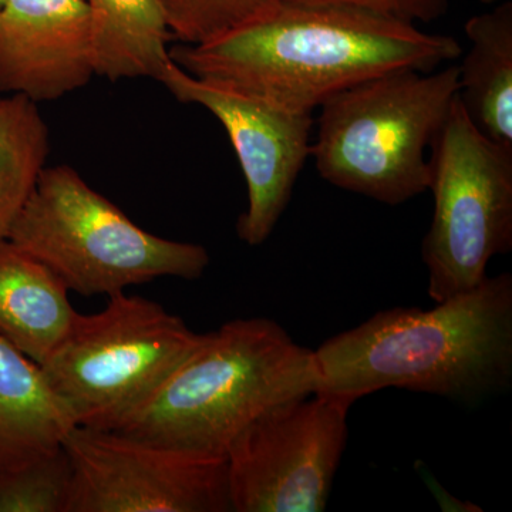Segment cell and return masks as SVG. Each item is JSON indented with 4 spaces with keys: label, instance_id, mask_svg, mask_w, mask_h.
Here are the masks:
<instances>
[{
    "label": "cell",
    "instance_id": "1",
    "mask_svg": "<svg viewBox=\"0 0 512 512\" xmlns=\"http://www.w3.org/2000/svg\"><path fill=\"white\" fill-rule=\"evenodd\" d=\"M170 53L192 76L313 113L355 84L393 70L433 72L463 50L454 37L367 10L279 2L242 28Z\"/></svg>",
    "mask_w": 512,
    "mask_h": 512
},
{
    "label": "cell",
    "instance_id": "2",
    "mask_svg": "<svg viewBox=\"0 0 512 512\" xmlns=\"http://www.w3.org/2000/svg\"><path fill=\"white\" fill-rule=\"evenodd\" d=\"M313 352L318 392L353 403L384 389L484 402L512 383V275L485 276L431 309L377 312Z\"/></svg>",
    "mask_w": 512,
    "mask_h": 512
},
{
    "label": "cell",
    "instance_id": "3",
    "mask_svg": "<svg viewBox=\"0 0 512 512\" xmlns=\"http://www.w3.org/2000/svg\"><path fill=\"white\" fill-rule=\"evenodd\" d=\"M319 386L313 349L296 343L275 320L235 319L204 333L194 352L113 430L197 456L227 458L252 421Z\"/></svg>",
    "mask_w": 512,
    "mask_h": 512
},
{
    "label": "cell",
    "instance_id": "4",
    "mask_svg": "<svg viewBox=\"0 0 512 512\" xmlns=\"http://www.w3.org/2000/svg\"><path fill=\"white\" fill-rule=\"evenodd\" d=\"M458 67L400 69L355 84L319 107L312 143L320 177L399 205L429 190L430 150L458 96Z\"/></svg>",
    "mask_w": 512,
    "mask_h": 512
},
{
    "label": "cell",
    "instance_id": "5",
    "mask_svg": "<svg viewBox=\"0 0 512 512\" xmlns=\"http://www.w3.org/2000/svg\"><path fill=\"white\" fill-rule=\"evenodd\" d=\"M8 239L84 296L110 298L158 278L195 281L211 261L202 245L138 227L67 164L46 165Z\"/></svg>",
    "mask_w": 512,
    "mask_h": 512
},
{
    "label": "cell",
    "instance_id": "6",
    "mask_svg": "<svg viewBox=\"0 0 512 512\" xmlns=\"http://www.w3.org/2000/svg\"><path fill=\"white\" fill-rule=\"evenodd\" d=\"M202 336L160 303L121 292L99 313L77 312L40 366L77 426L113 430L194 352Z\"/></svg>",
    "mask_w": 512,
    "mask_h": 512
},
{
    "label": "cell",
    "instance_id": "7",
    "mask_svg": "<svg viewBox=\"0 0 512 512\" xmlns=\"http://www.w3.org/2000/svg\"><path fill=\"white\" fill-rule=\"evenodd\" d=\"M429 160L434 214L421 258L439 303L476 288L512 249V150L485 137L457 96Z\"/></svg>",
    "mask_w": 512,
    "mask_h": 512
},
{
    "label": "cell",
    "instance_id": "8",
    "mask_svg": "<svg viewBox=\"0 0 512 512\" xmlns=\"http://www.w3.org/2000/svg\"><path fill=\"white\" fill-rule=\"evenodd\" d=\"M353 404L313 392L252 421L227 454L231 511H325L348 446Z\"/></svg>",
    "mask_w": 512,
    "mask_h": 512
},
{
    "label": "cell",
    "instance_id": "9",
    "mask_svg": "<svg viewBox=\"0 0 512 512\" xmlns=\"http://www.w3.org/2000/svg\"><path fill=\"white\" fill-rule=\"evenodd\" d=\"M69 512H229L227 458L197 456L119 431L76 426Z\"/></svg>",
    "mask_w": 512,
    "mask_h": 512
},
{
    "label": "cell",
    "instance_id": "10",
    "mask_svg": "<svg viewBox=\"0 0 512 512\" xmlns=\"http://www.w3.org/2000/svg\"><path fill=\"white\" fill-rule=\"evenodd\" d=\"M158 82L181 103L210 111L227 131L248 190L238 237L249 247L264 244L311 157L312 113L289 110L256 94L192 76L174 60Z\"/></svg>",
    "mask_w": 512,
    "mask_h": 512
},
{
    "label": "cell",
    "instance_id": "11",
    "mask_svg": "<svg viewBox=\"0 0 512 512\" xmlns=\"http://www.w3.org/2000/svg\"><path fill=\"white\" fill-rule=\"evenodd\" d=\"M94 76L86 0H3L0 94L57 100Z\"/></svg>",
    "mask_w": 512,
    "mask_h": 512
},
{
    "label": "cell",
    "instance_id": "12",
    "mask_svg": "<svg viewBox=\"0 0 512 512\" xmlns=\"http://www.w3.org/2000/svg\"><path fill=\"white\" fill-rule=\"evenodd\" d=\"M67 293L49 266L0 239V336L37 365L45 363L76 318Z\"/></svg>",
    "mask_w": 512,
    "mask_h": 512
},
{
    "label": "cell",
    "instance_id": "13",
    "mask_svg": "<svg viewBox=\"0 0 512 512\" xmlns=\"http://www.w3.org/2000/svg\"><path fill=\"white\" fill-rule=\"evenodd\" d=\"M76 426L42 366L0 336V468L55 453Z\"/></svg>",
    "mask_w": 512,
    "mask_h": 512
},
{
    "label": "cell",
    "instance_id": "14",
    "mask_svg": "<svg viewBox=\"0 0 512 512\" xmlns=\"http://www.w3.org/2000/svg\"><path fill=\"white\" fill-rule=\"evenodd\" d=\"M470 50L458 67V100L474 126L512 150V2L466 23Z\"/></svg>",
    "mask_w": 512,
    "mask_h": 512
},
{
    "label": "cell",
    "instance_id": "15",
    "mask_svg": "<svg viewBox=\"0 0 512 512\" xmlns=\"http://www.w3.org/2000/svg\"><path fill=\"white\" fill-rule=\"evenodd\" d=\"M94 70L111 82L160 80L171 59L173 40L158 0H86Z\"/></svg>",
    "mask_w": 512,
    "mask_h": 512
},
{
    "label": "cell",
    "instance_id": "16",
    "mask_svg": "<svg viewBox=\"0 0 512 512\" xmlns=\"http://www.w3.org/2000/svg\"><path fill=\"white\" fill-rule=\"evenodd\" d=\"M49 154L50 130L37 103L0 94V239H8Z\"/></svg>",
    "mask_w": 512,
    "mask_h": 512
},
{
    "label": "cell",
    "instance_id": "17",
    "mask_svg": "<svg viewBox=\"0 0 512 512\" xmlns=\"http://www.w3.org/2000/svg\"><path fill=\"white\" fill-rule=\"evenodd\" d=\"M73 468L64 448L0 468V512H69Z\"/></svg>",
    "mask_w": 512,
    "mask_h": 512
},
{
    "label": "cell",
    "instance_id": "18",
    "mask_svg": "<svg viewBox=\"0 0 512 512\" xmlns=\"http://www.w3.org/2000/svg\"><path fill=\"white\" fill-rule=\"evenodd\" d=\"M281 0H158L173 39L202 45L271 12Z\"/></svg>",
    "mask_w": 512,
    "mask_h": 512
},
{
    "label": "cell",
    "instance_id": "19",
    "mask_svg": "<svg viewBox=\"0 0 512 512\" xmlns=\"http://www.w3.org/2000/svg\"><path fill=\"white\" fill-rule=\"evenodd\" d=\"M285 3L311 6H346L367 10L377 15L404 22H431L441 18L448 9V0H281Z\"/></svg>",
    "mask_w": 512,
    "mask_h": 512
},
{
    "label": "cell",
    "instance_id": "20",
    "mask_svg": "<svg viewBox=\"0 0 512 512\" xmlns=\"http://www.w3.org/2000/svg\"><path fill=\"white\" fill-rule=\"evenodd\" d=\"M480 2L488 3V5H490V3L501 2V0H480Z\"/></svg>",
    "mask_w": 512,
    "mask_h": 512
},
{
    "label": "cell",
    "instance_id": "21",
    "mask_svg": "<svg viewBox=\"0 0 512 512\" xmlns=\"http://www.w3.org/2000/svg\"><path fill=\"white\" fill-rule=\"evenodd\" d=\"M3 0H0V8H2Z\"/></svg>",
    "mask_w": 512,
    "mask_h": 512
}]
</instances>
